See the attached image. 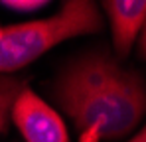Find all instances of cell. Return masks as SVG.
Listing matches in <instances>:
<instances>
[{
	"mask_svg": "<svg viewBox=\"0 0 146 142\" xmlns=\"http://www.w3.org/2000/svg\"><path fill=\"white\" fill-rule=\"evenodd\" d=\"M130 142H146V128H144V130H140V132H138Z\"/></svg>",
	"mask_w": 146,
	"mask_h": 142,
	"instance_id": "obj_8",
	"label": "cell"
},
{
	"mask_svg": "<svg viewBox=\"0 0 146 142\" xmlns=\"http://www.w3.org/2000/svg\"><path fill=\"white\" fill-rule=\"evenodd\" d=\"M103 8L111 20L117 55L126 57L146 22V0H109Z\"/></svg>",
	"mask_w": 146,
	"mask_h": 142,
	"instance_id": "obj_4",
	"label": "cell"
},
{
	"mask_svg": "<svg viewBox=\"0 0 146 142\" xmlns=\"http://www.w3.org/2000/svg\"><path fill=\"white\" fill-rule=\"evenodd\" d=\"M0 6H6L16 12H34V10H40L42 6H48V2H44V0H4V2H0Z\"/></svg>",
	"mask_w": 146,
	"mask_h": 142,
	"instance_id": "obj_6",
	"label": "cell"
},
{
	"mask_svg": "<svg viewBox=\"0 0 146 142\" xmlns=\"http://www.w3.org/2000/svg\"><path fill=\"white\" fill-rule=\"evenodd\" d=\"M24 89V81L16 77H0V134L4 132L12 105L16 101L18 93Z\"/></svg>",
	"mask_w": 146,
	"mask_h": 142,
	"instance_id": "obj_5",
	"label": "cell"
},
{
	"mask_svg": "<svg viewBox=\"0 0 146 142\" xmlns=\"http://www.w3.org/2000/svg\"><path fill=\"white\" fill-rule=\"evenodd\" d=\"M53 97L85 140H115L146 115V83L107 51H89L71 61L53 83Z\"/></svg>",
	"mask_w": 146,
	"mask_h": 142,
	"instance_id": "obj_1",
	"label": "cell"
},
{
	"mask_svg": "<svg viewBox=\"0 0 146 142\" xmlns=\"http://www.w3.org/2000/svg\"><path fill=\"white\" fill-rule=\"evenodd\" d=\"M10 117L26 142H69L61 117L28 87L18 93Z\"/></svg>",
	"mask_w": 146,
	"mask_h": 142,
	"instance_id": "obj_3",
	"label": "cell"
},
{
	"mask_svg": "<svg viewBox=\"0 0 146 142\" xmlns=\"http://www.w3.org/2000/svg\"><path fill=\"white\" fill-rule=\"evenodd\" d=\"M140 53H142V57L146 59V22L142 26V30H140Z\"/></svg>",
	"mask_w": 146,
	"mask_h": 142,
	"instance_id": "obj_7",
	"label": "cell"
},
{
	"mask_svg": "<svg viewBox=\"0 0 146 142\" xmlns=\"http://www.w3.org/2000/svg\"><path fill=\"white\" fill-rule=\"evenodd\" d=\"M99 30L101 14L89 0H69L49 18L0 28V73L22 69L57 44Z\"/></svg>",
	"mask_w": 146,
	"mask_h": 142,
	"instance_id": "obj_2",
	"label": "cell"
}]
</instances>
